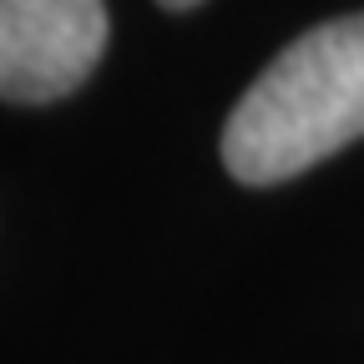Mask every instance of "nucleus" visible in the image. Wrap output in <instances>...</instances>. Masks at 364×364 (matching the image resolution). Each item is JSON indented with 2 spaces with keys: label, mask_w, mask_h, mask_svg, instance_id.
<instances>
[{
  "label": "nucleus",
  "mask_w": 364,
  "mask_h": 364,
  "mask_svg": "<svg viewBox=\"0 0 364 364\" xmlns=\"http://www.w3.org/2000/svg\"><path fill=\"white\" fill-rule=\"evenodd\" d=\"M364 136V11L304 31L263 66L223 127V167L273 188Z\"/></svg>",
  "instance_id": "obj_1"
},
{
  "label": "nucleus",
  "mask_w": 364,
  "mask_h": 364,
  "mask_svg": "<svg viewBox=\"0 0 364 364\" xmlns=\"http://www.w3.org/2000/svg\"><path fill=\"white\" fill-rule=\"evenodd\" d=\"M112 16L97 0H0V102H61L97 71Z\"/></svg>",
  "instance_id": "obj_2"
}]
</instances>
